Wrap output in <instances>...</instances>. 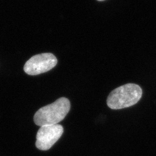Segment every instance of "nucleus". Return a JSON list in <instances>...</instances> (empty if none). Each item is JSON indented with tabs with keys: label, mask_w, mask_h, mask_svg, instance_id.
I'll list each match as a JSON object with an SVG mask.
<instances>
[{
	"label": "nucleus",
	"mask_w": 156,
	"mask_h": 156,
	"mask_svg": "<svg viewBox=\"0 0 156 156\" xmlns=\"http://www.w3.org/2000/svg\"><path fill=\"white\" fill-rule=\"evenodd\" d=\"M64 128L60 124L41 126L37 134L35 145L41 151H48L60 138Z\"/></svg>",
	"instance_id": "20e7f679"
},
{
	"label": "nucleus",
	"mask_w": 156,
	"mask_h": 156,
	"mask_svg": "<svg viewBox=\"0 0 156 156\" xmlns=\"http://www.w3.org/2000/svg\"><path fill=\"white\" fill-rule=\"evenodd\" d=\"M142 90L136 84L128 83L113 90L107 98V105L112 109H121L134 105L140 100Z\"/></svg>",
	"instance_id": "f03ea898"
},
{
	"label": "nucleus",
	"mask_w": 156,
	"mask_h": 156,
	"mask_svg": "<svg viewBox=\"0 0 156 156\" xmlns=\"http://www.w3.org/2000/svg\"><path fill=\"white\" fill-rule=\"evenodd\" d=\"M57 60L51 53H42L34 56L26 62L24 71L30 75H37L48 72L55 67Z\"/></svg>",
	"instance_id": "7ed1b4c3"
},
{
	"label": "nucleus",
	"mask_w": 156,
	"mask_h": 156,
	"mask_svg": "<svg viewBox=\"0 0 156 156\" xmlns=\"http://www.w3.org/2000/svg\"><path fill=\"white\" fill-rule=\"evenodd\" d=\"M97 1H104V0H97Z\"/></svg>",
	"instance_id": "39448f33"
},
{
	"label": "nucleus",
	"mask_w": 156,
	"mask_h": 156,
	"mask_svg": "<svg viewBox=\"0 0 156 156\" xmlns=\"http://www.w3.org/2000/svg\"><path fill=\"white\" fill-rule=\"evenodd\" d=\"M70 108L69 100L64 97L60 98L39 109L34 115V123L40 127L57 124L67 116Z\"/></svg>",
	"instance_id": "f257e3e1"
}]
</instances>
